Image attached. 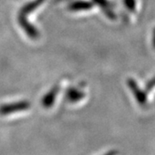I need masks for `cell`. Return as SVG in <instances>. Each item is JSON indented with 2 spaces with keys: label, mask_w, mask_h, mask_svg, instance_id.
Listing matches in <instances>:
<instances>
[{
  "label": "cell",
  "mask_w": 155,
  "mask_h": 155,
  "mask_svg": "<svg viewBox=\"0 0 155 155\" xmlns=\"http://www.w3.org/2000/svg\"><path fill=\"white\" fill-rule=\"evenodd\" d=\"M29 104L28 102H18L14 104H9L0 107V114L1 115H9L11 113H14L17 111L25 110L28 109Z\"/></svg>",
  "instance_id": "1"
},
{
  "label": "cell",
  "mask_w": 155,
  "mask_h": 155,
  "mask_svg": "<svg viewBox=\"0 0 155 155\" xmlns=\"http://www.w3.org/2000/svg\"><path fill=\"white\" fill-rule=\"evenodd\" d=\"M118 154V152L116 151V150H111L110 152H108V153H106L104 155H117Z\"/></svg>",
  "instance_id": "2"
}]
</instances>
